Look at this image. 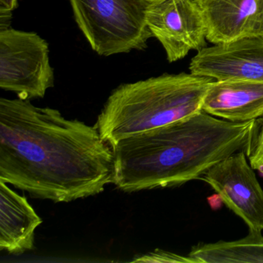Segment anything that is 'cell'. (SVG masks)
Wrapping results in <instances>:
<instances>
[{"label":"cell","instance_id":"3957f363","mask_svg":"<svg viewBox=\"0 0 263 263\" xmlns=\"http://www.w3.org/2000/svg\"><path fill=\"white\" fill-rule=\"evenodd\" d=\"M213 81L181 73L121 84L107 98L95 126L111 146L185 119L202 110L203 100Z\"/></svg>","mask_w":263,"mask_h":263},{"label":"cell","instance_id":"8992f818","mask_svg":"<svg viewBox=\"0 0 263 263\" xmlns=\"http://www.w3.org/2000/svg\"><path fill=\"white\" fill-rule=\"evenodd\" d=\"M147 27L164 48L169 63L191 50L207 47L206 27L195 0H157L149 5Z\"/></svg>","mask_w":263,"mask_h":263},{"label":"cell","instance_id":"5bb4252c","mask_svg":"<svg viewBox=\"0 0 263 263\" xmlns=\"http://www.w3.org/2000/svg\"><path fill=\"white\" fill-rule=\"evenodd\" d=\"M133 262H182L195 263L191 257L181 256L173 252L156 249L153 252L144 254L134 258Z\"/></svg>","mask_w":263,"mask_h":263},{"label":"cell","instance_id":"ac0fdd59","mask_svg":"<svg viewBox=\"0 0 263 263\" xmlns=\"http://www.w3.org/2000/svg\"><path fill=\"white\" fill-rule=\"evenodd\" d=\"M147 1H149V2H154V1H157V0H147Z\"/></svg>","mask_w":263,"mask_h":263},{"label":"cell","instance_id":"7a4b0ae2","mask_svg":"<svg viewBox=\"0 0 263 263\" xmlns=\"http://www.w3.org/2000/svg\"><path fill=\"white\" fill-rule=\"evenodd\" d=\"M255 121L232 122L201 110L110 146L117 189L127 193L178 187L244 150Z\"/></svg>","mask_w":263,"mask_h":263},{"label":"cell","instance_id":"30bf717a","mask_svg":"<svg viewBox=\"0 0 263 263\" xmlns=\"http://www.w3.org/2000/svg\"><path fill=\"white\" fill-rule=\"evenodd\" d=\"M202 110L232 122L258 119L263 116V82L214 80L203 100Z\"/></svg>","mask_w":263,"mask_h":263},{"label":"cell","instance_id":"9a60e30c","mask_svg":"<svg viewBox=\"0 0 263 263\" xmlns=\"http://www.w3.org/2000/svg\"><path fill=\"white\" fill-rule=\"evenodd\" d=\"M12 19H13V12L0 10V30L10 28Z\"/></svg>","mask_w":263,"mask_h":263},{"label":"cell","instance_id":"52a82bcc","mask_svg":"<svg viewBox=\"0 0 263 263\" xmlns=\"http://www.w3.org/2000/svg\"><path fill=\"white\" fill-rule=\"evenodd\" d=\"M200 179L214 189L250 230H263V189L244 150L217 163Z\"/></svg>","mask_w":263,"mask_h":263},{"label":"cell","instance_id":"5b68a950","mask_svg":"<svg viewBox=\"0 0 263 263\" xmlns=\"http://www.w3.org/2000/svg\"><path fill=\"white\" fill-rule=\"evenodd\" d=\"M54 86L50 49L37 33L0 30V87L23 100L45 97Z\"/></svg>","mask_w":263,"mask_h":263},{"label":"cell","instance_id":"2e32d148","mask_svg":"<svg viewBox=\"0 0 263 263\" xmlns=\"http://www.w3.org/2000/svg\"><path fill=\"white\" fill-rule=\"evenodd\" d=\"M18 7V0H0V10L13 12Z\"/></svg>","mask_w":263,"mask_h":263},{"label":"cell","instance_id":"9c48e42d","mask_svg":"<svg viewBox=\"0 0 263 263\" xmlns=\"http://www.w3.org/2000/svg\"><path fill=\"white\" fill-rule=\"evenodd\" d=\"M206 27V39L224 44L260 36V0H195Z\"/></svg>","mask_w":263,"mask_h":263},{"label":"cell","instance_id":"e0dca14e","mask_svg":"<svg viewBox=\"0 0 263 263\" xmlns=\"http://www.w3.org/2000/svg\"><path fill=\"white\" fill-rule=\"evenodd\" d=\"M260 12H261V27H260L259 36L263 37V0H260Z\"/></svg>","mask_w":263,"mask_h":263},{"label":"cell","instance_id":"ba28073f","mask_svg":"<svg viewBox=\"0 0 263 263\" xmlns=\"http://www.w3.org/2000/svg\"><path fill=\"white\" fill-rule=\"evenodd\" d=\"M189 70L215 81L263 82V37L249 36L204 47L192 58Z\"/></svg>","mask_w":263,"mask_h":263},{"label":"cell","instance_id":"7c38bea8","mask_svg":"<svg viewBox=\"0 0 263 263\" xmlns=\"http://www.w3.org/2000/svg\"><path fill=\"white\" fill-rule=\"evenodd\" d=\"M195 263H263L261 231L250 230L236 241H220L194 246L189 255Z\"/></svg>","mask_w":263,"mask_h":263},{"label":"cell","instance_id":"6da1fadb","mask_svg":"<svg viewBox=\"0 0 263 263\" xmlns=\"http://www.w3.org/2000/svg\"><path fill=\"white\" fill-rule=\"evenodd\" d=\"M0 181L30 196L70 202L115 181V156L96 126L29 100L0 99Z\"/></svg>","mask_w":263,"mask_h":263},{"label":"cell","instance_id":"277c9868","mask_svg":"<svg viewBox=\"0 0 263 263\" xmlns=\"http://www.w3.org/2000/svg\"><path fill=\"white\" fill-rule=\"evenodd\" d=\"M75 21L93 51L109 57L144 50L153 37L147 0H70Z\"/></svg>","mask_w":263,"mask_h":263},{"label":"cell","instance_id":"4fadbf2b","mask_svg":"<svg viewBox=\"0 0 263 263\" xmlns=\"http://www.w3.org/2000/svg\"><path fill=\"white\" fill-rule=\"evenodd\" d=\"M245 152L251 167L263 175V116L255 120Z\"/></svg>","mask_w":263,"mask_h":263},{"label":"cell","instance_id":"8fae6325","mask_svg":"<svg viewBox=\"0 0 263 263\" xmlns=\"http://www.w3.org/2000/svg\"><path fill=\"white\" fill-rule=\"evenodd\" d=\"M43 220L27 198L0 181V249L21 255L34 249L35 231Z\"/></svg>","mask_w":263,"mask_h":263}]
</instances>
